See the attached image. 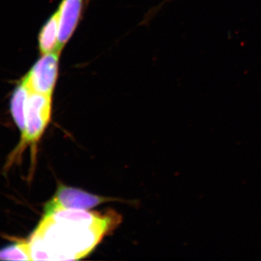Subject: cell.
<instances>
[{"label":"cell","instance_id":"ba28073f","mask_svg":"<svg viewBox=\"0 0 261 261\" xmlns=\"http://www.w3.org/2000/svg\"><path fill=\"white\" fill-rule=\"evenodd\" d=\"M0 260H32L29 240H18L0 249Z\"/></svg>","mask_w":261,"mask_h":261},{"label":"cell","instance_id":"6da1fadb","mask_svg":"<svg viewBox=\"0 0 261 261\" xmlns=\"http://www.w3.org/2000/svg\"><path fill=\"white\" fill-rule=\"evenodd\" d=\"M113 216L87 210H62L43 216L29 240L32 260H71L85 256L116 225Z\"/></svg>","mask_w":261,"mask_h":261},{"label":"cell","instance_id":"8992f818","mask_svg":"<svg viewBox=\"0 0 261 261\" xmlns=\"http://www.w3.org/2000/svg\"><path fill=\"white\" fill-rule=\"evenodd\" d=\"M32 93L23 81L15 88L10 101V111L13 121L23 133L27 123V109L29 98Z\"/></svg>","mask_w":261,"mask_h":261},{"label":"cell","instance_id":"277c9868","mask_svg":"<svg viewBox=\"0 0 261 261\" xmlns=\"http://www.w3.org/2000/svg\"><path fill=\"white\" fill-rule=\"evenodd\" d=\"M116 200L61 185L44 207V216H50L62 210H89L104 202Z\"/></svg>","mask_w":261,"mask_h":261},{"label":"cell","instance_id":"3957f363","mask_svg":"<svg viewBox=\"0 0 261 261\" xmlns=\"http://www.w3.org/2000/svg\"><path fill=\"white\" fill-rule=\"evenodd\" d=\"M61 53L57 49L42 55L24 77L23 82L31 92L53 96L59 73Z\"/></svg>","mask_w":261,"mask_h":261},{"label":"cell","instance_id":"5b68a950","mask_svg":"<svg viewBox=\"0 0 261 261\" xmlns=\"http://www.w3.org/2000/svg\"><path fill=\"white\" fill-rule=\"evenodd\" d=\"M84 0H63L57 10L59 20L58 49L62 51L80 23Z\"/></svg>","mask_w":261,"mask_h":261},{"label":"cell","instance_id":"7a4b0ae2","mask_svg":"<svg viewBox=\"0 0 261 261\" xmlns=\"http://www.w3.org/2000/svg\"><path fill=\"white\" fill-rule=\"evenodd\" d=\"M53 96L32 92L29 98L27 109V123L21 138L14 149L10 161L18 156L28 146H35L42 138L43 134L51 119Z\"/></svg>","mask_w":261,"mask_h":261},{"label":"cell","instance_id":"52a82bcc","mask_svg":"<svg viewBox=\"0 0 261 261\" xmlns=\"http://www.w3.org/2000/svg\"><path fill=\"white\" fill-rule=\"evenodd\" d=\"M58 39H59V20H58V12L56 11L47 20L45 25L42 27L39 34V46L42 54H47L59 49H58Z\"/></svg>","mask_w":261,"mask_h":261}]
</instances>
